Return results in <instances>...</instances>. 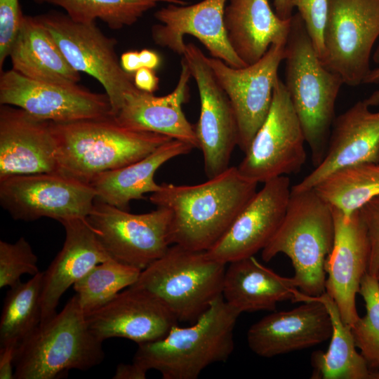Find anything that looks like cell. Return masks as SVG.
Segmentation results:
<instances>
[{
	"mask_svg": "<svg viewBox=\"0 0 379 379\" xmlns=\"http://www.w3.org/2000/svg\"><path fill=\"white\" fill-rule=\"evenodd\" d=\"M258 182L237 167L200 184L163 183L149 201L171 212V241L194 251L209 250L256 193Z\"/></svg>",
	"mask_w": 379,
	"mask_h": 379,
	"instance_id": "cell-1",
	"label": "cell"
},
{
	"mask_svg": "<svg viewBox=\"0 0 379 379\" xmlns=\"http://www.w3.org/2000/svg\"><path fill=\"white\" fill-rule=\"evenodd\" d=\"M51 122L58 173L90 183L97 175L137 161L172 138L131 129L113 115L69 123Z\"/></svg>",
	"mask_w": 379,
	"mask_h": 379,
	"instance_id": "cell-2",
	"label": "cell"
},
{
	"mask_svg": "<svg viewBox=\"0 0 379 379\" xmlns=\"http://www.w3.org/2000/svg\"><path fill=\"white\" fill-rule=\"evenodd\" d=\"M240 314L222 295L192 325L176 324L163 338L138 345L133 361L164 379H197L208 366L229 359Z\"/></svg>",
	"mask_w": 379,
	"mask_h": 379,
	"instance_id": "cell-3",
	"label": "cell"
},
{
	"mask_svg": "<svg viewBox=\"0 0 379 379\" xmlns=\"http://www.w3.org/2000/svg\"><path fill=\"white\" fill-rule=\"evenodd\" d=\"M284 60V84L315 167L326 154L335 118V102L344 82L321 62L298 13L291 17Z\"/></svg>",
	"mask_w": 379,
	"mask_h": 379,
	"instance_id": "cell-4",
	"label": "cell"
},
{
	"mask_svg": "<svg viewBox=\"0 0 379 379\" xmlns=\"http://www.w3.org/2000/svg\"><path fill=\"white\" fill-rule=\"evenodd\" d=\"M331 206L314 190L294 191L277 232L262 250L269 262L279 253L291 260L298 288L310 297L325 292V262L334 241Z\"/></svg>",
	"mask_w": 379,
	"mask_h": 379,
	"instance_id": "cell-5",
	"label": "cell"
},
{
	"mask_svg": "<svg viewBox=\"0 0 379 379\" xmlns=\"http://www.w3.org/2000/svg\"><path fill=\"white\" fill-rule=\"evenodd\" d=\"M102 343L88 327L75 294L17 346L14 379H55L72 369L88 371L103 361Z\"/></svg>",
	"mask_w": 379,
	"mask_h": 379,
	"instance_id": "cell-6",
	"label": "cell"
},
{
	"mask_svg": "<svg viewBox=\"0 0 379 379\" xmlns=\"http://www.w3.org/2000/svg\"><path fill=\"white\" fill-rule=\"evenodd\" d=\"M226 265L206 251L173 244L133 286L157 296L178 321L192 324L222 295Z\"/></svg>",
	"mask_w": 379,
	"mask_h": 379,
	"instance_id": "cell-7",
	"label": "cell"
},
{
	"mask_svg": "<svg viewBox=\"0 0 379 379\" xmlns=\"http://www.w3.org/2000/svg\"><path fill=\"white\" fill-rule=\"evenodd\" d=\"M37 17L69 65L101 84L115 116L126 95L138 89L134 84L133 74L121 66L116 52L117 40L103 34L96 22H78L65 13L51 11Z\"/></svg>",
	"mask_w": 379,
	"mask_h": 379,
	"instance_id": "cell-8",
	"label": "cell"
},
{
	"mask_svg": "<svg viewBox=\"0 0 379 379\" xmlns=\"http://www.w3.org/2000/svg\"><path fill=\"white\" fill-rule=\"evenodd\" d=\"M302 126L284 82L278 77L269 113L237 166L258 183L297 173L306 161Z\"/></svg>",
	"mask_w": 379,
	"mask_h": 379,
	"instance_id": "cell-9",
	"label": "cell"
},
{
	"mask_svg": "<svg viewBox=\"0 0 379 379\" xmlns=\"http://www.w3.org/2000/svg\"><path fill=\"white\" fill-rule=\"evenodd\" d=\"M86 220L111 258L141 271L172 245L171 212L165 207L134 214L95 199Z\"/></svg>",
	"mask_w": 379,
	"mask_h": 379,
	"instance_id": "cell-10",
	"label": "cell"
},
{
	"mask_svg": "<svg viewBox=\"0 0 379 379\" xmlns=\"http://www.w3.org/2000/svg\"><path fill=\"white\" fill-rule=\"evenodd\" d=\"M379 37V0H328L321 60L345 84L357 86L369 72Z\"/></svg>",
	"mask_w": 379,
	"mask_h": 379,
	"instance_id": "cell-11",
	"label": "cell"
},
{
	"mask_svg": "<svg viewBox=\"0 0 379 379\" xmlns=\"http://www.w3.org/2000/svg\"><path fill=\"white\" fill-rule=\"evenodd\" d=\"M96 192L87 182L60 173L15 175L0 180V204L14 220L86 218Z\"/></svg>",
	"mask_w": 379,
	"mask_h": 379,
	"instance_id": "cell-12",
	"label": "cell"
},
{
	"mask_svg": "<svg viewBox=\"0 0 379 379\" xmlns=\"http://www.w3.org/2000/svg\"><path fill=\"white\" fill-rule=\"evenodd\" d=\"M182 57L199 91L200 114L194 127L205 174L212 178L230 167L232 154L238 146L237 121L230 98L202 51L192 43L186 44Z\"/></svg>",
	"mask_w": 379,
	"mask_h": 379,
	"instance_id": "cell-13",
	"label": "cell"
},
{
	"mask_svg": "<svg viewBox=\"0 0 379 379\" xmlns=\"http://www.w3.org/2000/svg\"><path fill=\"white\" fill-rule=\"evenodd\" d=\"M285 44H272L258 62L241 68L206 57L232 103L238 124V146L244 153L269 113L278 69L284 60Z\"/></svg>",
	"mask_w": 379,
	"mask_h": 379,
	"instance_id": "cell-14",
	"label": "cell"
},
{
	"mask_svg": "<svg viewBox=\"0 0 379 379\" xmlns=\"http://www.w3.org/2000/svg\"><path fill=\"white\" fill-rule=\"evenodd\" d=\"M0 104L15 106L54 123L113 115L106 93L92 92L79 84L64 86L37 81L13 69L1 72Z\"/></svg>",
	"mask_w": 379,
	"mask_h": 379,
	"instance_id": "cell-15",
	"label": "cell"
},
{
	"mask_svg": "<svg viewBox=\"0 0 379 379\" xmlns=\"http://www.w3.org/2000/svg\"><path fill=\"white\" fill-rule=\"evenodd\" d=\"M291 193L290 180L286 175L264 182L207 253L228 264L262 251L284 220Z\"/></svg>",
	"mask_w": 379,
	"mask_h": 379,
	"instance_id": "cell-16",
	"label": "cell"
},
{
	"mask_svg": "<svg viewBox=\"0 0 379 379\" xmlns=\"http://www.w3.org/2000/svg\"><path fill=\"white\" fill-rule=\"evenodd\" d=\"M228 0H202L192 5L168 4L157 11L160 22L151 29L155 44L183 55L186 34L196 37L213 58L235 68L247 66L236 54L227 38L224 21Z\"/></svg>",
	"mask_w": 379,
	"mask_h": 379,
	"instance_id": "cell-17",
	"label": "cell"
},
{
	"mask_svg": "<svg viewBox=\"0 0 379 379\" xmlns=\"http://www.w3.org/2000/svg\"><path fill=\"white\" fill-rule=\"evenodd\" d=\"M331 208L335 234L325 262V292L335 302L343 321L352 326L359 318L356 296L368 270L369 240L359 210L347 216Z\"/></svg>",
	"mask_w": 379,
	"mask_h": 379,
	"instance_id": "cell-18",
	"label": "cell"
},
{
	"mask_svg": "<svg viewBox=\"0 0 379 379\" xmlns=\"http://www.w3.org/2000/svg\"><path fill=\"white\" fill-rule=\"evenodd\" d=\"M91 331L101 340L123 338L138 345L165 337L177 319L151 292L131 286L86 314Z\"/></svg>",
	"mask_w": 379,
	"mask_h": 379,
	"instance_id": "cell-19",
	"label": "cell"
},
{
	"mask_svg": "<svg viewBox=\"0 0 379 379\" xmlns=\"http://www.w3.org/2000/svg\"><path fill=\"white\" fill-rule=\"evenodd\" d=\"M41 173H58L51 122L19 107L1 105L0 180Z\"/></svg>",
	"mask_w": 379,
	"mask_h": 379,
	"instance_id": "cell-20",
	"label": "cell"
},
{
	"mask_svg": "<svg viewBox=\"0 0 379 379\" xmlns=\"http://www.w3.org/2000/svg\"><path fill=\"white\" fill-rule=\"evenodd\" d=\"M369 107L360 100L335 117L324 159L293 190H312L336 171L379 161V111Z\"/></svg>",
	"mask_w": 379,
	"mask_h": 379,
	"instance_id": "cell-21",
	"label": "cell"
},
{
	"mask_svg": "<svg viewBox=\"0 0 379 379\" xmlns=\"http://www.w3.org/2000/svg\"><path fill=\"white\" fill-rule=\"evenodd\" d=\"M332 321L317 297L287 311L275 312L253 324L247 332L250 350L270 358L316 346L331 338Z\"/></svg>",
	"mask_w": 379,
	"mask_h": 379,
	"instance_id": "cell-22",
	"label": "cell"
},
{
	"mask_svg": "<svg viewBox=\"0 0 379 379\" xmlns=\"http://www.w3.org/2000/svg\"><path fill=\"white\" fill-rule=\"evenodd\" d=\"M65 232L63 246L43 272L41 322L57 314L62 295L95 266L109 258L86 218L60 222Z\"/></svg>",
	"mask_w": 379,
	"mask_h": 379,
	"instance_id": "cell-23",
	"label": "cell"
},
{
	"mask_svg": "<svg viewBox=\"0 0 379 379\" xmlns=\"http://www.w3.org/2000/svg\"><path fill=\"white\" fill-rule=\"evenodd\" d=\"M180 66L177 85L171 93L158 97L137 89L126 95L123 106L114 117L129 128L162 134L199 148L194 127L182 109L188 99V84L192 77L183 57Z\"/></svg>",
	"mask_w": 379,
	"mask_h": 379,
	"instance_id": "cell-24",
	"label": "cell"
},
{
	"mask_svg": "<svg viewBox=\"0 0 379 379\" xmlns=\"http://www.w3.org/2000/svg\"><path fill=\"white\" fill-rule=\"evenodd\" d=\"M222 288L225 300L242 312L274 311L279 302H304L314 297L302 293L293 277L279 275L254 256L228 263Z\"/></svg>",
	"mask_w": 379,
	"mask_h": 379,
	"instance_id": "cell-25",
	"label": "cell"
},
{
	"mask_svg": "<svg viewBox=\"0 0 379 379\" xmlns=\"http://www.w3.org/2000/svg\"><path fill=\"white\" fill-rule=\"evenodd\" d=\"M224 21L233 50L246 65L258 62L272 44H286L291 18H280L268 0H228Z\"/></svg>",
	"mask_w": 379,
	"mask_h": 379,
	"instance_id": "cell-26",
	"label": "cell"
},
{
	"mask_svg": "<svg viewBox=\"0 0 379 379\" xmlns=\"http://www.w3.org/2000/svg\"><path fill=\"white\" fill-rule=\"evenodd\" d=\"M8 57L13 70L32 80L64 86L81 80L37 15L22 16Z\"/></svg>",
	"mask_w": 379,
	"mask_h": 379,
	"instance_id": "cell-27",
	"label": "cell"
},
{
	"mask_svg": "<svg viewBox=\"0 0 379 379\" xmlns=\"http://www.w3.org/2000/svg\"><path fill=\"white\" fill-rule=\"evenodd\" d=\"M193 149L185 142L172 139L137 161L99 174L89 184L96 192V199L128 211L132 200L143 199L145 194L160 189L154 175L164 164Z\"/></svg>",
	"mask_w": 379,
	"mask_h": 379,
	"instance_id": "cell-28",
	"label": "cell"
},
{
	"mask_svg": "<svg viewBox=\"0 0 379 379\" xmlns=\"http://www.w3.org/2000/svg\"><path fill=\"white\" fill-rule=\"evenodd\" d=\"M317 298L326 306L333 329L328 350H317L311 355V378L370 379L371 371L357 350L351 326L343 321L335 302L326 292Z\"/></svg>",
	"mask_w": 379,
	"mask_h": 379,
	"instance_id": "cell-29",
	"label": "cell"
},
{
	"mask_svg": "<svg viewBox=\"0 0 379 379\" xmlns=\"http://www.w3.org/2000/svg\"><path fill=\"white\" fill-rule=\"evenodd\" d=\"M314 190L330 206L349 216L379 197V161L336 171Z\"/></svg>",
	"mask_w": 379,
	"mask_h": 379,
	"instance_id": "cell-30",
	"label": "cell"
},
{
	"mask_svg": "<svg viewBox=\"0 0 379 379\" xmlns=\"http://www.w3.org/2000/svg\"><path fill=\"white\" fill-rule=\"evenodd\" d=\"M43 272L11 287L0 319V345L17 346L41 322Z\"/></svg>",
	"mask_w": 379,
	"mask_h": 379,
	"instance_id": "cell-31",
	"label": "cell"
},
{
	"mask_svg": "<svg viewBox=\"0 0 379 379\" xmlns=\"http://www.w3.org/2000/svg\"><path fill=\"white\" fill-rule=\"evenodd\" d=\"M39 4L58 6L73 20L82 23L100 20L112 29L135 23L159 3L186 5L183 0H34Z\"/></svg>",
	"mask_w": 379,
	"mask_h": 379,
	"instance_id": "cell-32",
	"label": "cell"
},
{
	"mask_svg": "<svg viewBox=\"0 0 379 379\" xmlns=\"http://www.w3.org/2000/svg\"><path fill=\"white\" fill-rule=\"evenodd\" d=\"M141 270L109 258L95 266L73 285L86 314L105 305L138 279Z\"/></svg>",
	"mask_w": 379,
	"mask_h": 379,
	"instance_id": "cell-33",
	"label": "cell"
},
{
	"mask_svg": "<svg viewBox=\"0 0 379 379\" xmlns=\"http://www.w3.org/2000/svg\"><path fill=\"white\" fill-rule=\"evenodd\" d=\"M359 294L362 297L366 314L351 326L357 348L371 371H379V282L368 272L361 279Z\"/></svg>",
	"mask_w": 379,
	"mask_h": 379,
	"instance_id": "cell-34",
	"label": "cell"
},
{
	"mask_svg": "<svg viewBox=\"0 0 379 379\" xmlns=\"http://www.w3.org/2000/svg\"><path fill=\"white\" fill-rule=\"evenodd\" d=\"M38 258L23 237L11 244L0 241V288L13 287L21 282L24 274L40 272Z\"/></svg>",
	"mask_w": 379,
	"mask_h": 379,
	"instance_id": "cell-35",
	"label": "cell"
},
{
	"mask_svg": "<svg viewBox=\"0 0 379 379\" xmlns=\"http://www.w3.org/2000/svg\"><path fill=\"white\" fill-rule=\"evenodd\" d=\"M297 7L307 32L320 60L324 54V33L327 21L328 0H291Z\"/></svg>",
	"mask_w": 379,
	"mask_h": 379,
	"instance_id": "cell-36",
	"label": "cell"
},
{
	"mask_svg": "<svg viewBox=\"0 0 379 379\" xmlns=\"http://www.w3.org/2000/svg\"><path fill=\"white\" fill-rule=\"evenodd\" d=\"M23 15L20 0H0V72L3 71Z\"/></svg>",
	"mask_w": 379,
	"mask_h": 379,
	"instance_id": "cell-37",
	"label": "cell"
},
{
	"mask_svg": "<svg viewBox=\"0 0 379 379\" xmlns=\"http://www.w3.org/2000/svg\"><path fill=\"white\" fill-rule=\"evenodd\" d=\"M359 212L365 224L370 244L367 272L376 277L379 272V197L366 203Z\"/></svg>",
	"mask_w": 379,
	"mask_h": 379,
	"instance_id": "cell-38",
	"label": "cell"
},
{
	"mask_svg": "<svg viewBox=\"0 0 379 379\" xmlns=\"http://www.w3.org/2000/svg\"><path fill=\"white\" fill-rule=\"evenodd\" d=\"M135 86L140 91L154 93L159 89V79L154 69L141 67L133 74Z\"/></svg>",
	"mask_w": 379,
	"mask_h": 379,
	"instance_id": "cell-39",
	"label": "cell"
},
{
	"mask_svg": "<svg viewBox=\"0 0 379 379\" xmlns=\"http://www.w3.org/2000/svg\"><path fill=\"white\" fill-rule=\"evenodd\" d=\"M16 347L2 346L0 348V379H14V359Z\"/></svg>",
	"mask_w": 379,
	"mask_h": 379,
	"instance_id": "cell-40",
	"label": "cell"
},
{
	"mask_svg": "<svg viewBox=\"0 0 379 379\" xmlns=\"http://www.w3.org/2000/svg\"><path fill=\"white\" fill-rule=\"evenodd\" d=\"M147 371V370L133 361L131 364L122 363L117 366L112 378L145 379Z\"/></svg>",
	"mask_w": 379,
	"mask_h": 379,
	"instance_id": "cell-41",
	"label": "cell"
},
{
	"mask_svg": "<svg viewBox=\"0 0 379 379\" xmlns=\"http://www.w3.org/2000/svg\"><path fill=\"white\" fill-rule=\"evenodd\" d=\"M373 60L378 64V67L369 70L363 80V84L379 83V45L373 55ZM364 100L369 107L379 105V90L374 91L368 98Z\"/></svg>",
	"mask_w": 379,
	"mask_h": 379,
	"instance_id": "cell-42",
	"label": "cell"
},
{
	"mask_svg": "<svg viewBox=\"0 0 379 379\" xmlns=\"http://www.w3.org/2000/svg\"><path fill=\"white\" fill-rule=\"evenodd\" d=\"M120 64L124 71L134 74L138 69L142 67L139 56V51H129L121 55Z\"/></svg>",
	"mask_w": 379,
	"mask_h": 379,
	"instance_id": "cell-43",
	"label": "cell"
},
{
	"mask_svg": "<svg viewBox=\"0 0 379 379\" xmlns=\"http://www.w3.org/2000/svg\"><path fill=\"white\" fill-rule=\"evenodd\" d=\"M140 60L142 67L156 69L161 64L159 55L149 49H142L139 51Z\"/></svg>",
	"mask_w": 379,
	"mask_h": 379,
	"instance_id": "cell-44",
	"label": "cell"
},
{
	"mask_svg": "<svg viewBox=\"0 0 379 379\" xmlns=\"http://www.w3.org/2000/svg\"><path fill=\"white\" fill-rule=\"evenodd\" d=\"M274 12L280 18L288 20L293 16L291 0H274Z\"/></svg>",
	"mask_w": 379,
	"mask_h": 379,
	"instance_id": "cell-45",
	"label": "cell"
},
{
	"mask_svg": "<svg viewBox=\"0 0 379 379\" xmlns=\"http://www.w3.org/2000/svg\"><path fill=\"white\" fill-rule=\"evenodd\" d=\"M370 379H379V371H371Z\"/></svg>",
	"mask_w": 379,
	"mask_h": 379,
	"instance_id": "cell-46",
	"label": "cell"
},
{
	"mask_svg": "<svg viewBox=\"0 0 379 379\" xmlns=\"http://www.w3.org/2000/svg\"><path fill=\"white\" fill-rule=\"evenodd\" d=\"M376 278L379 282V272H378L377 275H376Z\"/></svg>",
	"mask_w": 379,
	"mask_h": 379,
	"instance_id": "cell-47",
	"label": "cell"
}]
</instances>
